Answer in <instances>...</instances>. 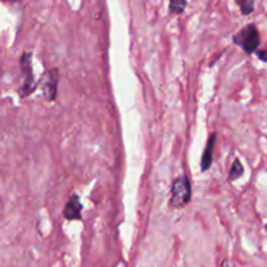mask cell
Here are the masks:
<instances>
[{
	"label": "cell",
	"instance_id": "cell-1",
	"mask_svg": "<svg viewBox=\"0 0 267 267\" xmlns=\"http://www.w3.org/2000/svg\"><path fill=\"white\" fill-rule=\"evenodd\" d=\"M192 200V183L188 175H180L172 182L169 205L175 209H183Z\"/></svg>",
	"mask_w": 267,
	"mask_h": 267
},
{
	"label": "cell",
	"instance_id": "cell-2",
	"mask_svg": "<svg viewBox=\"0 0 267 267\" xmlns=\"http://www.w3.org/2000/svg\"><path fill=\"white\" fill-rule=\"evenodd\" d=\"M232 42L236 46L242 48L246 55L254 54L261 45V37L254 24H249L244 26L240 32L236 33L232 37Z\"/></svg>",
	"mask_w": 267,
	"mask_h": 267
},
{
	"label": "cell",
	"instance_id": "cell-3",
	"mask_svg": "<svg viewBox=\"0 0 267 267\" xmlns=\"http://www.w3.org/2000/svg\"><path fill=\"white\" fill-rule=\"evenodd\" d=\"M33 54L32 52H24L20 59V67L23 70L24 82L20 86L19 96L20 98H28L29 96H32L33 93L38 87V82L35 81L34 70H33Z\"/></svg>",
	"mask_w": 267,
	"mask_h": 267
},
{
	"label": "cell",
	"instance_id": "cell-4",
	"mask_svg": "<svg viewBox=\"0 0 267 267\" xmlns=\"http://www.w3.org/2000/svg\"><path fill=\"white\" fill-rule=\"evenodd\" d=\"M57 86H59V70L52 68L46 73L43 82H42V90L43 96L46 97L48 102H54L57 97Z\"/></svg>",
	"mask_w": 267,
	"mask_h": 267
},
{
	"label": "cell",
	"instance_id": "cell-5",
	"mask_svg": "<svg viewBox=\"0 0 267 267\" xmlns=\"http://www.w3.org/2000/svg\"><path fill=\"white\" fill-rule=\"evenodd\" d=\"M64 218L67 220H81L82 219V204H81L78 194L73 193L69 197L68 202L64 206Z\"/></svg>",
	"mask_w": 267,
	"mask_h": 267
},
{
	"label": "cell",
	"instance_id": "cell-6",
	"mask_svg": "<svg viewBox=\"0 0 267 267\" xmlns=\"http://www.w3.org/2000/svg\"><path fill=\"white\" fill-rule=\"evenodd\" d=\"M216 142V133H211L207 138L206 147H205L202 156H201V171L206 172L207 169H210L211 164L214 162V147H215Z\"/></svg>",
	"mask_w": 267,
	"mask_h": 267
},
{
	"label": "cell",
	"instance_id": "cell-7",
	"mask_svg": "<svg viewBox=\"0 0 267 267\" xmlns=\"http://www.w3.org/2000/svg\"><path fill=\"white\" fill-rule=\"evenodd\" d=\"M242 175H244V165L241 164L239 158H236V159L233 160L232 165H231V168H229L228 180L229 182H235V180L241 177Z\"/></svg>",
	"mask_w": 267,
	"mask_h": 267
},
{
	"label": "cell",
	"instance_id": "cell-8",
	"mask_svg": "<svg viewBox=\"0 0 267 267\" xmlns=\"http://www.w3.org/2000/svg\"><path fill=\"white\" fill-rule=\"evenodd\" d=\"M235 2L244 16H249L250 13L254 12V0H235Z\"/></svg>",
	"mask_w": 267,
	"mask_h": 267
},
{
	"label": "cell",
	"instance_id": "cell-9",
	"mask_svg": "<svg viewBox=\"0 0 267 267\" xmlns=\"http://www.w3.org/2000/svg\"><path fill=\"white\" fill-rule=\"evenodd\" d=\"M187 0H169V12L173 15H182L187 8Z\"/></svg>",
	"mask_w": 267,
	"mask_h": 267
},
{
	"label": "cell",
	"instance_id": "cell-10",
	"mask_svg": "<svg viewBox=\"0 0 267 267\" xmlns=\"http://www.w3.org/2000/svg\"><path fill=\"white\" fill-rule=\"evenodd\" d=\"M254 54L257 55V57L259 60L263 61V63H267V48L266 50H257Z\"/></svg>",
	"mask_w": 267,
	"mask_h": 267
},
{
	"label": "cell",
	"instance_id": "cell-11",
	"mask_svg": "<svg viewBox=\"0 0 267 267\" xmlns=\"http://www.w3.org/2000/svg\"><path fill=\"white\" fill-rule=\"evenodd\" d=\"M3 2H11V3H17V2H21V0H3Z\"/></svg>",
	"mask_w": 267,
	"mask_h": 267
},
{
	"label": "cell",
	"instance_id": "cell-12",
	"mask_svg": "<svg viewBox=\"0 0 267 267\" xmlns=\"http://www.w3.org/2000/svg\"><path fill=\"white\" fill-rule=\"evenodd\" d=\"M264 229H266V232H267V223H266V226H264Z\"/></svg>",
	"mask_w": 267,
	"mask_h": 267
}]
</instances>
